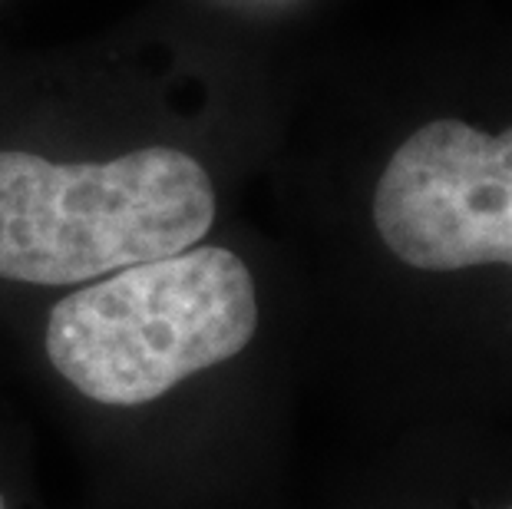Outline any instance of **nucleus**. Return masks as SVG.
Here are the masks:
<instances>
[{
  "instance_id": "1",
  "label": "nucleus",
  "mask_w": 512,
  "mask_h": 509,
  "mask_svg": "<svg viewBox=\"0 0 512 509\" xmlns=\"http://www.w3.org/2000/svg\"><path fill=\"white\" fill-rule=\"evenodd\" d=\"M255 331L258 288L248 265L199 242L63 295L43 344L76 394L103 407H146L232 361Z\"/></svg>"
},
{
  "instance_id": "5",
  "label": "nucleus",
  "mask_w": 512,
  "mask_h": 509,
  "mask_svg": "<svg viewBox=\"0 0 512 509\" xmlns=\"http://www.w3.org/2000/svg\"><path fill=\"white\" fill-rule=\"evenodd\" d=\"M509 509H512V506H509Z\"/></svg>"
},
{
  "instance_id": "4",
  "label": "nucleus",
  "mask_w": 512,
  "mask_h": 509,
  "mask_svg": "<svg viewBox=\"0 0 512 509\" xmlns=\"http://www.w3.org/2000/svg\"><path fill=\"white\" fill-rule=\"evenodd\" d=\"M0 509H10V506H7V503H4V500H0Z\"/></svg>"
},
{
  "instance_id": "3",
  "label": "nucleus",
  "mask_w": 512,
  "mask_h": 509,
  "mask_svg": "<svg viewBox=\"0 0 512 509\" xmlns=\"http://www.w3.org/2000/svg\"><path fill=\"white\" fill-rule=\"evenodd\" d=\"M374 225L423 272L512 265V129L493 136L460 119L417 129L377 182Z\"/></svg>"
},
{
  "instance_id": "2",
  "label": "nucleus",
  "mask_w": 512,
  "mask_h": 509,
  "mask_svg": "<svg viewBox=\"0 0 512 509\" xmlns=\"http://www.w3.org/2000/svg\"><path fill=\"white\" fill-rule=\"evenodd\" d=\"M215 189L199 159L149 146L110 162L0 153V278L86 285L199 245Z\"/></svg>"
}]
</instances>
